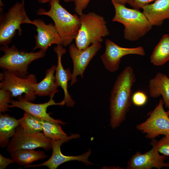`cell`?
I'll return each mask as SVG.
<instances>
[{
  "label": "cell",
  "instance_id": "cell-1",
  "mask_svg": "<svg viewBox=\"0 0 169 169\" xmlns=\"http://www.w3.org/2000/svg\"><path fill=\"white\" fill-rule=\"evenodd\" d=\"M136 81L131 66L125 67L116 78L109 99L110 124L112 129L119 127L125 120L131 106L132 87Z\"/></svg>",
  "mask_w": 169,
  "mask_h": 169
},
{
  "label": "cell",
  "instance_id": "cell-2",
  "mask_svg": "<svg viewBox=\"0 0 169 169\" xmlns=\"http://www.w3.org/2000/svg\"><path fill=\"white\" fill-rule=\"evenodd\" d=\"M49 3L50 8L49 11L40 8L37 14L47 16L53 20L62 40V45L67 46L77 35L81 26L79 17L69 13L60 4L59 0H51Z\"/></svg>",
  "mask_w": 169,
  "mask_h": 169
},
{
  "label": "cell",
  "instance_id": "cell-3",
  "mask_svg": "<svg viewBox=\"0 0 169 169\" xmlns=\"http://www.w3.org/2000/svg\"><path fill=\"white\" fill-rule=\"evenodd\" d=\"M111 2L115 11L112 21L124 25V37L125 39L131 41L137 40L151 29L153 26L139 10L129 8L125 5L113 1Z\"/></svg>",
  "mask_w": 169,
  "mask_h": 169
},
{
  "label": "cell",
  "instance_id": "cell-4",
  "mask_svg": "<svg viewBox=\"0 0 169 169\" xmlns=\"http://www.w3.org/2000/svg\"><path fill=\"white\" fill-rule=\"evenodd\" d=\"M79 18L81 26L75 39L79 49H84L94 43H101L103 38L109 35L106 22L102 16L91 12L83 13Z\"/></svg>",
  "mask_w": 169,
  "mask_h": 169
},
{
  "label": "cell",
  "instance_id": "cell-5",
  "mask_svg": "<svg viewBox=\"0 0 169 169\" xmlns=\"http://www.w3.org/2000/svg\"><path fill=\"white\" fill-rule=\"evenodd\" d=\"M0 50L4 54L0 58V67L3 70L25 78L28 75L29 65L33 61L44 57L45 52L40 50L37 52L19 50L14 45L2 46Z\"/></svg>",
  "mask_w": 169,
  "mask_h": 169
},
{
  "label": "cell",
  "instance_id": "cell-6",
  "mask_svg": "<svg viewBox=\"0 0 169 169\" xmlns=\"http://www.w3.org/2000/svg\"><path fill=\"white\" fill-rule=\"evenodd\" d=\"M33 24L27 15L25 9V3L23 0L17 2L8 10L3 15L0 17V44L7 45L10 44L18 31V34L21 36L22 29L21 25L22 24Z\"/></svg>",
  "mask_w": 169,
  "mask_h": 169
},
{
  "label": "cell",
  "instance_id": "cell-7",
  "mask_svg": "<svg viewBox=\"0 0 169 169\" xmlns=\"http://www.w3.org/2000/svg\"><path fill=\"white\" fill-rule=\"evenodd\" d=\"M0 88L9 91L13 97H17L24 94V97L29 101L36 98L33 85L37 83L36 76L28 74L25 78L17 76L6 71L3 70L0 74Z\"/></svg>",
  "mask_w": 169,
  "mask_h": 169
},
{
  "label": "cell",
  "instance_id": "cell-8",
  "mask_svg": "<svg viewBox=\"0 0 169 169\" xmlns=\"http://www.w3.org/2000/svg\"><path fill=\"white\" fill-rule=\"evenodd\" d=\"M164 105L161 99L149 117L136 126L137 130L146 134V138L153 139L160 135H169V116L164 109Z\"/></svg>",
  "mask_w": 169,
  "mask_h": 169
},
{
  "label": "cell",
  "instance_id": "cell-9",
  "mask_svg": "<svg viewBox=\"0 0 169 169\" xmlns=\"http://www.w3.org/2000/svg\"><path fill=\"white\" fill-rule=\"evenodd\" d=\"M80 135L78 134H71L69 136L59 140H52V154L50 158L46 161L37 165L30 164L25 165V168L35 167L42 166L47 167L49 169H56L61 164L71 161H81L86 165H90L93 163L89 161V158L91 154V150L89 148L88 151L83 154L76 156H67L63 154L61 151L60 147L64 143L69 140L79 138Z\"/></svg>",
  "mask_w": 169,
  "mask_h": 169
},
{
  "label": "cell",
  "instance_id": "cell-10",
  "mask_svg": "<svg viewBox=\"0 0 169 169\" xmlns=\"http://www.w3.org/2000/svg\"><path fill=\"white\" fill-rule=\"evenodd\" d=\"M52 140L45 136L43 132L29 134L19 126L10 140L6 150L9 152L21 149H34L41 148L46 150L52 148Z\"/></svg>",
  "mask_w": 169,
  "mask_h": 169
},
{
  "label": "cell",
  "instance_id": "cell-11",
  "mask_svg": "<svg viewBox=\"0 0 169 169\" xmlns=\"http://www.w3.org/2000/svg\"><path fill=\"white\" fill-rule=\"evenodd\" d=\"M105 51L100 58L105 69L110 72L117 71L119 68L121 58L129 54L145 55L144 49L142 46L127 48L121 47L110 39L105 41Z\"/></svg>",
  "mask_w": 169,
  "mask_h": 169
},
{
  "label": "cell",
  "instance_id": "cell-12",
  "mask_svg": "<svg viewBox=\"0 0 169 169\" xmlns=\"http://www.w3.org/2000/svg\"><path fill=\"white\" fill-rule=\"evenodd\" d=\"M155 139H151L152 148L143 153L137 151L133 155L128 161L127 169H151L154 168L161 169L169 167V163L164 161L168 156L161 155L156 147Z\"/></svg>",
  "mask_w": 169,
  "mask_h": 169
},
{
  "label": "cell",
  "instance_id": "cell-13",
  "mask_svg": "<svg viewBox=\"0 0 169 169\" xmlns=\"http://www.w3.org/2000/svg\"><path fill=\"white\" fill-rule=\"evenodd\" d=\"M101 47L100 43H94L82 50L79 49L75 44H72L70 45L69 52L73 64L70 86L77 82L78 76L83 78L88 65Z\"/></svg>",
  "mask_w": 169,
  "mask_h": 169
},
{
  "label": "cell",
  "instance_id": "cell-14",
  "mask_svg": "<svg viewBox=\"0 0 169 169\" xmlns=\"http://www.w3.org/2000/svg\"><path fill=\"white\" fill-rule=\"evenodd\" d=\"M53 98V97H50L49 100L46 102L35 104L26 100L24 97L21 95L18 97L17 100H12L9 105V107L20 108L36 117L57 122L64 125L66 123L61 120L53 118L50 116L49 113L47 112V108L50 106H63L65 105L63 100L60 102L56 103Z\"/></svg>",
  "mask_w": 169,
  "mask_h": 169
},
{
  "label": "cell",
  "instance_id": "cell-15",
  "mask_svg": "<svg viewBox=\"0 0 169 169\" xmlns=\"http://www.w3.org/2000/svg\"><path fill=\"white\" fill-rule=\"evenodd\" d=\"M32 21L37 33L34 37L35 44L33 50L39 49L45 53L52 44L62 45V40L54 24L52 23L46 24L40 18L34 19Z\"/></svg>",
  "mask_w": 169,
  "mask_h": 169
},
{
  "label": "cell",
  "instance_id": "cell-16",
  "mask_svg": "<svg viewBox=\"0 0 169 169\" xmlns=\"http://www.w3.org/2000/svg\"><path fill=\"white\" fill-rule=\"evenodd\" d=\"M54 50L57 56V64L55 72L56 80L58 86L63 90L64 97L63 100L68 107H72L75 102L68 90V83L71 80L72 73L69 69H64L63 66L61 59L62 55L66 53V50L62 45H58L54 48Z\"/></svg>",
  "mask_w": 169,
  "mask_h": 169
},
{
  "label": "cell",
  "instance_id": "cell-17",
  "mask_svg": "<svg viewBox=\"0 0 169 169\" xmlns=\"http://www.w3.org/2000/svg\"><path fill=\"white\" fill-rule=\"evenodd\" d=\"M143 13L153 26H161L169 19V0H156L144 6Z\"/></svg>",
  "mask_w": 169,
  "mask_h": 169
},
{
  "label": "cell",
  "instance_id": "cell-18",
  "mask_svg": "<svg viewBox=\"0 0 169 169\" xmlns=\"http://www.w3.org/2000/svg\"><path fill=\"white\" fill-rule=\"evenodd\" d=\"M56 68V65H52L46 70L45 76L43 80L33 85V90L36 95L54 97L55 93L58 92L59 86L54 75Z\"/></svg>",
  "mask_w": 169,
  "mask_h": 169
},
{
  "label": "cell",
  "instance_id": "cell-19",
  "mask_svg": "<svg viewBox=\"0 0 169 169\" xmlns=\"http://www.w3.org/2000/svg\"><path fill=\"white\" fill-rule=\"evenodd\" d=\"M149 92L150 96L156 98L161 95L166 108H169V78L160 72L149 81Z\"/></svg>",
  "mask_w": 169,
  "mask_h": 169
},
{
  "label": "cell",
  "instance_id": "cell-20",
  "mask_svg": "<svg viewBox=\"0 0 169 169\" xmlns=\"http://www.w3.org/2000/svg\"><path fill=\"white\" fill-rule=\"evenodd\" d=\"M19 124L18 120L8 114L0 115V146L7 147Z\"/></svg>",
  "mask_w": 169,
  "mask_h": 169
},
{
  "label": "cell",
  "instance_id": "cell-21",
  "mask_svg": "<svg viewBox=\"0 0 169 169\" xmlns=\"http://www.w3.org/2000/svg\"><path fill=\"white\" fill-rule=\"evenodd\" d=\"M151 62L160 66L169 61V34L163 35L150 56Z\"/></svg>",
  "mask_w": 169,
  "mask_h": 169
},
{
  "label": "cell",
  "instance_id": "cell-22",
  "mask_svg": "<svg viewBox=\"0 0 169 169\" xmlns=\"http://www.w3.org/2000/svg\"><path fill=\"white\" fill-rule=\"evenodd\" d=\"M12 158L18 165H26L45 158L47 156L44 152L33 149H21L10 152Z\"/></svg>",
  "mask_w": 169,
  "mask_h": 169
},
{
  "label": "cell",
  "instance_id": "cell-23",
  "mask_svg": "<svg viewBox=\"0 0 169 169\" xmlns=\"http://www.w3.org/2000/svg\"><path fill=\"white\" fill-rule=\"evenodd\" d=\"M18 121L19 125L27 133L33 134L43 131L41 119L28 112H25Z\"/></svg>",
  "mask_w": 169,
  "mask_h": 169
},
{
  "label": "cell",
  "instance_id": "cell-24",
  "mask_svg": "<svg viewBox=\"0 0 169 169\" xmlns=\"http://www.w3.org/2000/svg\"><path fill=\"white\" fill-rule=\"evenodd\" d=\"M41 119L43 133L47 137L53 141H57L67 136L62 129L60 124Z\"/></svg>",
  "mask_w": 169,
  "mask_h": 169
},
{
  "label": "cell",
  "instance_id": "cell-25",
  "mask_svg": "<svg viewBox=\"0 0 169 169\" xmlns=\"http://www.w3.org/2000/svg\"><path fill=\"white\" fill-rule=\"evenodd\" d=\"M13 97L9 91L0 89V112L5 113L9 110V105Z\"/></svg>",
  "mask_w": 169,
  "mask_h": 169
},
{
  "label": "cell",
  "instance_id": "cell-26",
  "mask_svg": "<svg viewBox=\"0 0 169 169\" xmlns=\"http://www.w3.org/2000/svg\"><path fill=\"white\" fill-rule=\"evenodd\" d=\"M157 150L160 153L169 156V135L165 136L155 142Z\"/></svg>",
  "mask_w": 169,
  "mask_h": 169
},
{
  "label": "cell",
  "instance_id": "cell-27",
  "mask_svg": "<svg viewBox=\"0 0 169 169\" xmlns=\"http://www.w3.org/2000/svg\"><path fill=\"white\" fill-rule=\"evenodd\" d=\"M147 101V97L143 91H137L132 96V101L135 105L141 106L145 105Z\"/></svg>",
  "mask_w": 169,
  "mask_h": 169
},
{
  "label": "cell",
  "instance_id": "cell-28",
  "mask_svg": "<svg viewBox=\"0 0 169 169\" xmlns=\"http://www.w3.org/2000/svg\"><path fill=\"white\" fill-rule=\"evenodd\" d=\"M66 2H74V11L78 15L80 16L83 13V11L86 8L90 0H64Z\"/></svg>",
  "mask_w": 169,
  "mask_h": 169
},
{
  "label": "cell",
  "instance_id": "cell-29",
  "mask_svg": "<svg viewBox=\"0 0 169 169\" xmlns=\"http://www.w3.org/2000/svg\"><path fill=\"white\" fill-rule=\"evenodd\" d=\"M155 0H127V3L134 9L139 10L142 7L149 4Z\"/></svg>",
  "mask_w": 169,
  "mask_h": 169
},
{
  "label": "cell",
  "instance_id": "cell-30",
  "mask_svg": "<svg viewBox=\"0 0 169 169\" xmlns=\"http://www.w3.org/2000/svg\"><path fill=\"white\" fill-rule=\"evenodd\" d=\"M15 163L12 158H6L0 154V169H4L10 164Z\"/></svg>",
  "mask_w": 169,
  "mask_h": 169
},
{
  "label": "cell",
  "instance_id": "cell-31",
  "mask_svg": "<svg viewBox=\"0 0 169 169\" xmlns=\"http://www.w3.org/2000/svg\"><path fill=\"white\" fill-rule=\"evenodd\" d=\"M115 3L122 5H125L127 3V0H111Z\"/></svg>",
  "mask_w": 169,
  "mask_h": 169
},
{
  "label": "cell",
  "instance_id": "cell-32",
  "mask_svg": "<svg viewBox=\"0 0 169 169\" xmlns=\"http://www.w3.org/2000/svg\"><path fill=\"white\" fill-rule=\"evenodd\" d=\"M51 0H38V2L41 3H45L49 2Z\"/></svg>",
  "mask_w": 169,
  "mask_h": 169
},
{
  "label": "cell",
  "instance_id": "cell-33",
  "mask_svg": "<svg viewBox=\"0 0 169 169\" xmlns=\"http://www.w3.org/2000/svg\"><path fill=\"white\" fill-rule=\"evenodd\" d=\"M166 112L167 115L169 116V108L168 109V110L167 111H166Z\"/></svg>",
  "mask_w": 169,
  "mask_h": 169
}]
</instances>
